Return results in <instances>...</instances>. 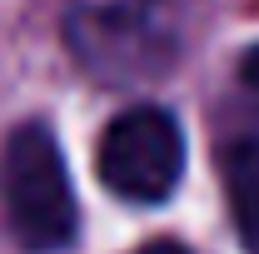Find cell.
Returning <instances> with one entry per match:
<instances>
[{"label": "cell", "mask_w": 259, "mask_h": 254, "mask_svg": "<svg viewBox=\"0 0 259 254\" xmlns=\"http://www.w3.org/2000/svg\"><path fill=\"white\" fill-rule=\"evenodd\" d=\"M204 0H65V40L105 85H145L190 50Z\"/></svg>", "instance_id": "6da1fadb"}, {"label": "cell", "mask_w": 259, "mask_h": 254, "mask_svg": "<svg viewBox=\"0 0 259 254\" xmlns=\"http://www.w3.org/2000/svg\"><path fill=\"white\" fill-rule=\"evenodd\" d=\"M0 199H5V220L25 249H65L75 239L80 209L70 190V170L45 125L30 120V125L10 130L5 155H0Z\"/></svg>", "instance_id": "7a4b0ae2"}, {"label": "cell", "mask_w": 259, "mask_h": 254, "mask_svg": "<svg viewBox=\"0 0 259 254\" xmlns=\"http://www.w3.org/2000/svg\"><path fill=\"white\" fill-rule=\"evenodd\" d=\"M185 175V135L160 105H135L100 135V180L130 204H160Z\"/></svg>", "instance_id": "3957f363"}, {"label": "cell", "mask_w": 259, "mask_h": 254, "mask_svg": "<svg viewBox=\"0 0 259 254\" xmlns=\"http://www.w3.org/2000/svg\"><path fill=\"white\" fill-rule=\"evenodd\" d=\"M225 194L239 244L259 254V140H234L225 150Z\"/></svg>", "instance_id": "277c9868"}, {"label": "cell", "mask_w": 259, "mask_h": 254, "mask_svg": "<svg viewBox=\"0 0 259 254\" xmlns=\"http://www.w3.org/2000/svg\"><path fill=\"white\" fill-rule=\"evenodd\" d=\"M239 75H244V85H249V90L259 95V45L249 50V55H244V65H239Z\"/></svg>", "instance_id": "5b68a950"}, {"label": "cell", "mask_w": 259, "mask_h": 254, "mask_svg": "<svg viewBox=\"0 0 259 254\" xmlns=\"http://www.w3.org/2000/svg\"><path fill=\"white\" fill-rule=\"evenodd\" d=\"M135 254H190V249L175 244V239H155V244H145V249H135Z\"/></svg>", "instance_id": "8992f818"}]
</instances>
